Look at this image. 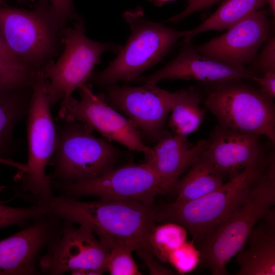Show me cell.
Instances as JSON below:
<instances>
[{"label": "cell", "mask_w": 275, "mask_h": 275, "mask_svg": "<svg viewBox=\"0 0 275 275\" xmlns=\"http://www.w3.org/2000/svg\"><path fill=\"white\" fill-rule=\"evenodd\" d=\"M209 140L190 143L187 136L174 134L161 138L145 155V162L164 181L171 190L175 189L180 176L202 153Z\"/></svg>", "instance_id": "ac0fdd59"}, {"label": "cell", "mask_w": 275, "mask_h": 275, "mask_svg": "<svg viewBox=\"0 0 275 275\" xmlns=\"http://www.w3.org/2000/svg\"><path fill=\"white\" fill-rule=\"evenodd\" d=\"M64 25L48 0H38L31 10L0 6V34L6 45L35 71L58 53Z\"/></svg>", "instance_id": "3957f363"}, {"label": "cell", "mask_w": 275, "mask_h": 275, "mask_svg": "<svg viewBox=\"0 0 275 275\" xmlns=\"http://www.w3.org/2000/svg\"><path fill=\"white\" fill-rule=\"evenodd\" d=\"M7 0H0V6H5ZM19 3L26 4L33 2L34 0H14Z\"/></svg>", "instance_id": "d590c367"}, {"label": "cell", "mask_w": 275, "mask_h": 275, "mask_svg": "<svg viewBox=\"0 0 275 275\" xmlns=\"http://www.w3.org/2000/svg\"><path fill=\"white\" fill-rule=\"evenodd\" d=\"M220 0H195L188 3V6L180 13L170 18L167 21L177 23L198 11L207 8Z\"/></svg>", "instance_id": "1f68e13d"}, {"label": "cell", "mask_w": 275, "mask_h": 275, "mask_svg": "<svg viewBox=\"0 0 275 275\" xmlns=\"http://www.w3.org/2000/svg\"><path fill=\"white\" fill-rule=\"evenodd\" d=\"M47 206L62 219L89 229L106 250L117 246L134 251L150 249L156 213L152 205L135 201L83 202L58 195Z\"/></svg>", "instance_id": "6da1fadb"}, {"label": "cell", "mask_w": 275, "mask_h": 275, "mask_svg": "<svg viewBox=\"0 0 275 275\" xmlns=\"http://www.w3.org/2000/svg\"><path fill=\"white\" fill-rule=\"evenodd\" d=\"M62 42L64 48L59 58L56 62L50 61L41 69L50 106L60 100L67 101L75 90L90 79L103 52H118L121 47L88 38L85 22L79 19L73 27L63 28Z\"/></svg>", "instance_id": "ba28073f"}, {"label": "cell", "mask_w": 275, "mask_h": 275, "mask_svg": "<svg viewBox=\"0 0 275 275\" xmlns=\"http://www.w3.org/2000/svg\"><path fill=\"white\" fill-rule=\"evenodd\" d=\"M26 117L28 159L25 169L17 171L14 177V196L32 204L47 206L54 196L46 168L55 148L57 129L41 70L33 89Z\"/></svg>", "instance_id": "5b68a950"}, {"label": "cell", "mask_w": 275, "mask_h": 275, "mask_svg": "<svg viewBox=\"0 0 275 275\" xmlns=\"http://www.w3.org/2000/svg\"><path fill=\"white\" fill-rule=\"evenodd\" d=\"M254 80L261 87V92L271 100L275 97V71L264 72L261 77H256Z\"/></svg>", "instance_id": "d6a6232c"}, {"label": "cell", "mask_w": 275, "mask_h": 275, "mask_svg": "<svg viewBox=\"0 0 275 275\" xmlns=\"http://www.w3.org/2000/svg\"><path fill=\"white\" fill-rule=\"evenodd\" d=\"M259 222L236 254L237 275L275 274L274 209Z\"/></svg>", "instance_id": "d6986e66"}, {"label": "cell", "mask_w": 275, "mask_h": 275, "mask_svg": "<svg viewBox=\"0 0 275 275\" xmlns=\"http://www.w3.org/2000/svg\"><path fill=\"white\" fill-rule=\"evenodd\" d=\"M49 164L51 182L72 183L98 177L114 168L119 153L110 142L95 136L93 129L76 120H64Z\"/></svg>", "instance_id": "52a82bcc"}, {"label": "cell", "mask_w": 275, "mask_h": 275, "mask_svg": "<svg viewBox=\"0 0 275 275\" xmlns=\"http://www.w3.org/2000/svg\"><path fill=\"white\" fill-rule=\"evenodd\" d=\"M256 77L244 66L223 62L198 52L194 48L184 46L178 55L161 69L150 75L134 80L152 85L165 79L195 80L227 83Z\"/></svg>", "instance_id": "2e32d148"}, {"label": "cell", "mask_w": 275, "mask_h": 275, "mask_svg": "<svg viewBox=\"0 0 275 275\" xmlns=\"http://www.w3.org/2000/svg\"><path fill=\"white\" fill-rule=\"evenodd\" d=\"M78 89L79 100L72 96L61 102L60 118L84 123L107 140L118 142L130 150L142 152L145 155L151 152V147L144 143L134 124L109 104L103 94L96 95L86 84Z\"/></svg>", "instance_id": "7c38bea8"}, {"label": "cell", "mask_w": 275, "mask_h": 275, "mask_svg": "<svg viewBox=\"0 0 275 275\" xmlns=\"http://www.w3.org/2000/svg\"><path fill=\"white\" fill-rule=\"evenodd\" d=\"M58 195L74 198L92 196L102 201H135L152 205L156 196L171 191L147 163H128L96 178L72 183L51 182Z\"/></svg>", "instance_id": "9c48e42d"}, {"label": "cell", "mask_w": 275, "mask_h": 275, "mask_svg": "<svg viewBox=\"0 0 275 275\" xmlns=\"http://www.w3.org/2000/svg\"><path fill=\"white\" fill-rule=\"evenodd\" d=\"M38 73L0 61V90L33 88Z\"/></svg>", "instance_id": "484cf974"}, {"label": "cell", "mask_w": 275, "mask_h": 275, "mask_svg": "<svg viewBox=\"0 0 275 275\" xmlns=\"http://www.w3.org/2000/svg\"><path fill=\"white\" fill-rule=\"evenodd\" d=\"M188 173L176 183V202L183 203L200 198L219 188L224 177L201 154L191 164Z\"/></svg>", "instance_id": "7402d4cb"}, {"label": "cell", "mask_w": 275, "mask_h": 275, "mask_svg": "<svg viewBox=\"0 0 275 275\" xmlns=\"http://www.w3.org/2000/svg\"><path fill=\"white\" fill-rule=\"evenodd\" d=\"M63 219L48 210L14 234L0 240V275H40L42 256L59 238Z\"/></svg>", "instance_id": "4fadbf2b"}, {"label": "cell", "mask_w": 275, "mask_h": 275, "mask_svg": "<svg viewBox=\"0 0 275 275\" xmlns=\"http://www.w3.org/2000/svg\"><path fill=\"white\" fill-rule=\"evenodd\" d=\"M269 162L270 159L262 157L204 196L166 205L156 211V222L181 225L191 235L197 246L200 245L243 202L253 183L265 171Z\"/></svg>", "instance_id": "7a4b0ae2"}, {"label": "cell", "mask_w": 275, "mask_h": 275, "mask_svg": "<svg viewBox=\"0 0 275 275\" xmlns=\"http://www.w3.org/2000/svg\"><path fill=\"white\" fill-rule=\"evenodd\" d=\"M195 1V0H188V2H189L188 3L191 2L192 1Z\"/></svg>", "instance_id": "74e56055"}, {"label": "cell", "mask_w": 275, "mask_h": 275, "mask_svg": "<svg viewBox=\"0 0 275 275\" xmlns=\"http://www.w3.org/2000/svg\"><path fill=\"white\" fill-rule=\"evenodd\" d=\"M260 137L219 125L201 155L223 177L231 178L263 157Z\"/></svg>", "instance_id": "e0dca14e"}, {"label": "cell", "mask_w": 275, "mask_h": 275, "mask_svg": "<svg viewBox=\"0 0 275 275\" xmlns=\"http://www.w3.org/2000/svg\"><path fill=\"white\" fill-rule=\"evenodd\" d=\"M205 105L219 125L267 138L275 144V112L272 100L261 91L226 83L213 90Z\"/></svg>", "instance_id": "30bf717a"}, {"label": "cell", "mask_w": 275, "mask_h": 275, "mask_svg": "<svg viewBox=\"0 0 275 275\" xmlns=\"http://www.w3.org/2000/svg\"><path fill=\"white\" fill-rule=\"evenodd\" d=\"M201 253L195 241L186 240L168 256L169 263L179 273L191 272L199 265Z\"/></svg>", "instance_id": "83f0119b"}, {"label": "cell", "mask_w": 275, "mask_h": 275, "mask_svg": "<svg viewBox=\"0 0 275 275\" xmlns=\"http://www.w3.org/2000/svg\"><path fill=\"white\" fill-rule=\"evenodd\" d=\"M123 17L131 33L116 58L101 71L93 73L90 80L102 87L134 80L160 61L189 30L179 31L146 18L141 7L127 10Z\"/></svg>", "instance_id": "8992f818"}, {"label": "cell", "mask_w": 275, "mask_h": 275, "mask_svg": "<svg viewBox=\"0 0 275 275\" xmlns=\"http://www.w3.org/2000/svg\"><path fill=\"white\" fill-rule=\"evenodd\" d=\"M156 6H161L164 3L175 0H148Z\"/></svg>", "instance_id": "e575fe53"}, {"label": "cell", "mask_w": 275, "mask_h": 275, "mask_svg": "<svg viewBox=\"0 0 275 275\" xmlns=\"http://www.w3.org/2000/svg\"><path fill=\"white\" fill-rule=\"evenodd\" d=\"M33 88L0 90V169L3 164L11 165L23 171L25 164L11 160L13 152V133L18 123L26 116Z\"/></svg>", "instance_id": "ffe728a7"}, {"label": "cell", "mask_w": 275, "mask_h": 275, "mask_svg": "<svg viewBox=\"0 0 275 275\" xmlns=\"http://www.w3.org/2000/svg\"><path fill=\"white\" fill-rule=\"evenodd\" d=\"M188 234L184 227L176 223L155 225L149 237V249L156 258L167 263L169 255L187 240Z\"/></svg>", "instance_id": "cb8c5ba5"}, {"label": "cell", "mask_w": 275, "mask_h": 275, "mask_svg": "<svg viewBox=\"0 0 275 275\" xmlns=\"http://www.w3.org/2000/svg\"><path fill=\"white\" fill-rule=\"evenodd\" d=\"M267 3L268 0H226L209 17L189 30V34L184 38V41L188 42L195 36L206 31L228 29L259 10Z\"/></svg>", "instance_id": "603a6c76"}, {"label": "cell", "mask_w": 275, "mask_h": 275, "mask_svg": "<svg viewBox=\"0 0 275 275\" xmlns=\"http://www.w3.org/2000/svg\"><path fill=\"white\" fill-rule=\"evenodd\" d=\"M105 100L124 113L135 126L141 138L158 141L164 136L163 128L171 111L168 91L157 85L107 86Z\"/></svg>", "instance_id": "5bb4252c"}, {"label": "cell", "mask_w": 275, "mask_h": 275, "mask_svg": "<svg viewBox=\"0 0 275 275\" xmlns=\"http://www.w3.org/2000/svg\"><path fill=\"white\" fill-rule=\"evenodd\" d=\"M268 3H269L271 11L273 15L275 13V0H268Z\"/></svg>", "instance_id": "8d00e7d4"}, {"label": "cell", "mask_w": 275, "mask_h": 275, "mask_svg": "<svg viewBox=\"0 0 275 275\" xmlns=\"http://www.w3.org/2000/svg\"><path fill=\"white\" fill-rule=\"evenodd\" d=\"M107 250L106 271L111 274H141L132 257V253L134 252L132 249L124 246H117Z\"/></svg>", "instance_id": "4316f807"}, {"label": "cell", "mask_w": 275, "mask_h": 275, "mask_svg": "<svg viewBox=\"0 0 275 275\" xmlns=\"http://www.w3.org/2000/svg\"><path fill=\"white\" fill-rule=\"evenodd\" d=\"M148 266L151 274H173L169 268L161 265L155 259L156 257L150 249H142L136 251Z\"/></svg>", "instance_id": "4dcf8cb0"}, {"label": "cell", "mask_w": 275, "mask_h": 275, "mask_svg": "<svg viewBox=\"0 0 275 275\" xmlns=\"http://www.w3.org/2000/svg\"><path fill=\"white\" fill-rule=\"evenodd\" d=\"M49 210L47 206L32 204L28 207H15L0 203V229L13 226L24 228Z\"/></svg>", "instance_id": "d4e9b609"}, {"label": "cell", "mask_w": 275, "mask_h": 275, "mask_svg": "<svg viewBox=\"0 0 275 275\" xmlns=\"http://www.w3.org/2000/svg\"><path fill=\"white\" fill-rule=\"evenodd\" d=\"M269 21L257 10L228 29L221 36L196 47L200 54L232 64L244 66L269 38Z\"/></svg>", "instance_id": "9a60e30c"}, {"label": "cell", "mask_w": 275, "mask_h": 275, "mask_svg": "<svg viewBox=\"0 0 275 275\" xmlns=\"http://www.w3.org/2000/svg\"><path fill=\"white\" fill-rule=\"evenodd\" d=\"M275 204V167L272 158L253 183L249 196L231 215L197 247L199 265L213 275L227 274L226 266L242 249L257 223Z\"/></svg>", "instance_id": "277c9868"}, {"label": "cell", "mask_w": 275, "mask_h": 275, "mask_svg": "<svg viewBox=\"0 0 275 275\" xmlns=\"http://www.w3.org/2000/svg\"><path fill=\"white\" fill-rule=\"evenodd\" d=\"M48 1L52 6L59 19L64 24L72 19H78L73 0Z\"/></svg>", "instance_id": "f1b7e54d"}, {"label": "cell", "mask_w": 275, "mask_h": 275, "mask_svg": "<svg viewBox=\"0 0 275 275\" xmlns=\"http://www.w3.org/2000/svg\"><path fill=\"white\" fill-rule=\"evenodd\" d=\"M168 96L171 112L168 124L174 134L187 136L196 131L205 112L200 106L202 99L200 94L189 89L168 91Z\"/></svg>", "instance_id": "44dd1931"}, {"label": "cell", "mask_w": 275, "mask_h": 275, "mask_svg": "<svg viewBox=\"0 0 275 275\" xmlns=\"http://www.w3.org/2000/svg\"><path fill=\"white\" fill-rule=\"evenodd\" d=\"M258 65L264 71H275V39L272 37L263 49L258 61Z\"/></svg>", "instance_id": "f546056e"}, {"label": "cell", "mask_w": 275, "mask_h": 275, "mask_svg": "<svg viewBox=\"0 0 275 275\" xmlns=\"http://www.w3.org/2000/svg\"><path fill=\"white\" fill-rule=\"evenodd\" d=\"M108 252L88 228L63 220L59 238L39 262L41 274H102L106 271Z\"/></svg>", "instance_id": "8fae6325"}, {"label": "cell", "mask_w": 275, "mask_h": 275, "mask_svg": "<svg viewBox=\"0 0 275 275\" xmlns=\"http://www.w3.org/2000/svg\"><path fill=\"white\" fill-rule=\"evenodd\" d=\"M0 61L15 66L26 68L10 51L0 34Z\"/></svg>", "instance_id": "836d02e7"}]
</instances>
